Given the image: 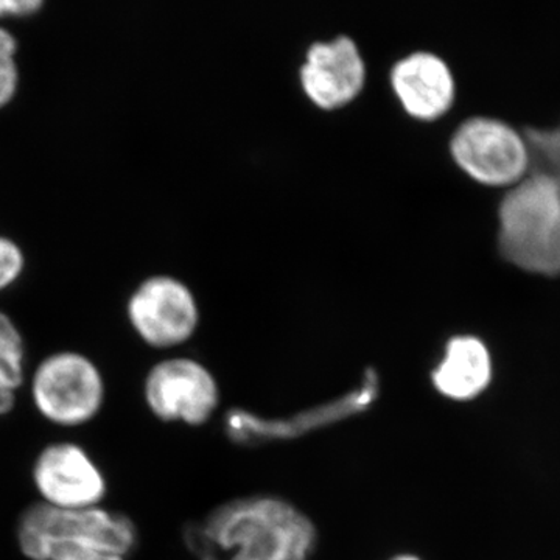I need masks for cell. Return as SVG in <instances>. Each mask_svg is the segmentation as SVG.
<instances>
[{"label": "cell", "mask_w": 560, "mask_h": 560, "mask_svg": "<svg viewBox=\"0 0 560 560\" xmlns=\"http://www.w3.org/2000/svg\"><path fill=\"white\" fill-rule=\"evenodd\" d=\"M18 545L31 560H127L138 529L127 515L103 510H57L32 504L20 517Z\"/></svg>", "instance_id": "6da1fadb"}, {"label": "cell", "mask_w": 560, "mask_h": 560, "mask_svg": "<svg viewBox=\"0 0 560 560\" xmlns=\"http://www.w3.org/2000/svg\"><path fill=\"white\" fill-rule=\"evenodd\" d=\"M205 536L237 551L232 560H308L316 545L311 518L271 497L223 504L206 521Z\"/></svg>", "instance_id": "7a4b0ae2"}, {"label": "cell", "mask_w": 560, "mask_h": 560, "mask_svg": "<svg viewBox=\"0 0 560 560\" xmlns=\"http://www.w3.org/2000/svg\"><path fill=\"white\" fill-rule=\"evenodd\" d=\"M501 256L522 270L560 275V180L528 173L499 208Z\"/></svg>", "instance_id": "3957f363"}, {"label": "cell", "mask_w": 560, "mask_h": 560, "mask_svg": "<svg viewBox=\"0 0 560 560\" xmlns=\"http://www.w3.org/2000/svg\"><path fill=\"white\" fill-rule=\"evenodd\" d=\"M32 400L44 419L80 427L97 418L105 401V381L97 364L75 350H60L33 372Z\"/></svg>", "instance_id": "277c9868"}, {"label": "cell", "mask_w": 560, "mask_h": 560, "mask_svg": "<svg viewBox=\"0 0 560 560\" xmlns=\"http://www.w3.org/2000/svg\"><path fill=\"white\" fill-rule=\"evenodd\" d=\"M456 164L471 178L490 186H514L529 171L528 149L522 132L492 117H470L451 139Z\"/></svg>", "instance_id": "5b68a950"}, {"label": "cell", "mask_w": 560, "mask_h": 560, "mask_svg": "<svg viewBox=\"0 0 560 560\" xmlns=\"http://www.w3.org/2000/svg\"><path fill=\"white\" fill-rule=\"evenodd\" d=\"M127 315L136 334L158 349L189 340L200 320L195 294L168 275L142 280L128 300Z\"/></svg>", "instance_id": "8992f818"}, {"label": "cell", "mask_w": 560, "mask_h": 560, "mask_svg": "<svg viewBox=\"0 0 560 560\" xmlns=\"http://www.w3.org/2000/svg\"><path fill=\"white\" fill-rule=\"evenodd\" d=\"M40 503L57 510L101 506L106 480L90 453L73 442H55L39 453L32 471Z\"/></svg>", "instance_id": "52a82bcc"}, {"label": "cell", "mask_w": 560, "mask_h": 560, "mask_svg": "<svg viewBox=\"0 0 560 560\" xmlns=\"http://www.w3.org/2000/svg\"><path fill=\"white\" fill-rule=\"evenodd\" d=\"M145 400L161 420L201 425L219 405V388L198 361L172 359L161 361L147 375Z\"/></svg>", "instance_id": "ba28073f"}, {"label": "cell", "mask_w": 560, "mask_h": 560, "mask_svg": "<svg viewBox=\"0 0 560 560\" xmlns=\"http://www.w3.org/2000/svg\"><path fill=\"white\" fill-rule=\"evenodd\" d=\"M300 80L305 95L319 108L348 105L366 81V62L359 44L349 35L316 40L305 51Z\"/></svg>", "instance_id": "9c48e42d"}, {"label": "cell", "mask_w": 560, "mask_h": 560, "mask_svg": "<svg viewBox=\"0 0 560 560\" xmlns=\"http://www.w3.org/2000/svg\"><path fill=\"white\" fill-rule=\"evenodd\" d=\"M390 88L410 116L434 120L455 102L456 84L451 68L440 55L416 50L394 62Z\"/></svg>", "instance_id": "30bf717a"}, {"label": "cell", "mask_w": 560, "mask_h": 560, "mask_svg": "<svg viewBox=\"0 0 560 560\" xmlns=\"http://www.w3.org/2000/svg\"><path fill=\"white\" fill-rule=\"evenodd\" d=\"M492 374L489 350L475 337H455L448 341L445 357L433 372L440 393L455 400L478 396Z\"/></svg>", "instance_id": "8fae6325"}, {"label": "cell", "mask_w": 560, "mask_h": 560, "mask_svg": "<svg viewBox=\"0 0 560 560\" xmlns=\"http://www.w3.org/2000/svg\"><path fill=\"white\" fill-rule=\"evenodd\" d=\"M25 342L20 327L0 311V416L9 415L24 382Z\"/></svg>", "instance_id": "7c38bea8"}, {"label": "cell", "mask_w": 560, "mask_h": 560, "mask_svg": "<svg viewBox=\"0 0 560 560\" xmlns=\"http://www.w3.org/2000/svg\"><path fill=\"white\" fill-rule=\"evenodd\" d=\"M529 171L560 180V124L555 128H525Z\"/></svg>", "instance_id": "4fadbf2b"}, {"label": "cell", "mask_w": 560, "mask_h": 560, "mask_svg": "<svg viewBox=\"0 0 560 560\" xmlns=\"http://www.w3.org/2000/svg\"><path fill=\"white\" fill-rule=\"evenodd\" d=\"M18 39L9 28L0 25V109L9 106L20 91Z\"/></svg>", "instance_id": "5bb4252c"}, {"label": "cell", "mask_w": 560, "mask_h": 560, "mask_svg": "<svg viewBox=\"0 0 560 560\" xmlns=\"http://www.w3.org/2000/svg\"><path fill=\"white\" fill-rule=\"evenodd\" d=\"M25 270V254L21 246L0 235V291L10 289Z\"/></svg>", "instance_id": "9a60e30c"}, {"label": "cell", "mask_w": 560, "mask_h": 560, "mask_svg": "<svg viewBox=\"0 0 560 560\" xmlns=\"http://www.w3.org/2000/svg\"><path fill=\"white\" fill-rule=\"evenodd\" d=\"M43 7L40 0H0V20L35 16Z\"/></svg>", "instance_id": "2e32d148"}, {"label": "cell", "mask_w": 560, "mask_h": 560, "mask_svg": "<svg viewBox=\"0 0 560 560\" xmlns=\"http://www.w3.org/2000/svg\"><path fill=\"white\" fill-rule=\"evenodd\" d=\"M393 560H419L418 558H412V556H397Z\"/></svg>", "instance_id": "e0dca14e"}]
</instances>
